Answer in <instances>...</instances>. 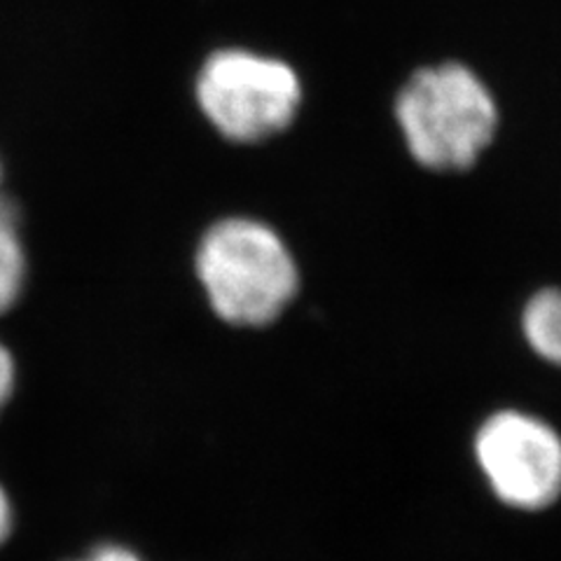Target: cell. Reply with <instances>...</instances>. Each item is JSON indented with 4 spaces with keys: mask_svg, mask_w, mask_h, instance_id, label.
Returning <instances> with one entry per match:
<instances>
[{
    "mask_svg": "<svg viewBox=\"0 0 561 561\" xmlns=\"http://www.w3.org/2000/svg\"><path fill=\"white\" fill-rule=\"evenodd\" d=\"M396 119L421 167L463 171L494 140L499 103L478 68L443 59L419 66L400 87Z\"/></svg>",
    "mask_w": 561,
    "mask_h": 561,
    "instance_id": "6da1fadb",
    "label": "cell"
},
{
    "mask_svg": "<svg viewBox=\"0 0 561 561\" xmlns=\"http://www.w3.org/2000/svg\"><path fill=\"white\" fill-rule=\"evenodd\" d=\"M197 276L210 307L232 325H267L297 290L286 243L257 220L230 218L210 227L197 251Z\"/></svg>",
    "mask_w": 561,
    "mask_h": 561,
    "instance_id": "7a4b0ae2",
    "label": "cell"
},
{
    "mask_svg": "<svg viewBox=\"0 0 561 561\" xmlns=\"http://www.w3.org/2000/svg\"><path fill=\"white\" fill-rule=\"evenodd\" d=\"M197 101L225 138L257 144L290 125L302 87L284 61L249 49H222L199 70Z\"/></svg>",
    "mask_w": 561,
    "mask_h": 561,
    "instance_id": "3957f363",
    "label": "cell"
},
{
    "mask_svg": "<svg viewBox=\"0 0 561 561\" xmlns=\"http://www.w3.org/2000/svg\"><path fill=\"white\" fill-rule=\"evenodd\" d=\"M476 459L501 503L542 511L561 494V437L546 421L505 410L476 435Z\"/></svg>",
    "mask_w": 561,
    "mask_h": 561,
    "instance_id": "277c9868",
    "label": "cell"
},
{
    "mask_svg": "<svg viewBox=\"0 0 561 561\" xmlns=\"http://www.w3.org/2000/svg\"><path fill=\"white\" fill-rule=\"evenodd\" d=\"M524 337L536 354L561 365V290L546 288L536 293L522 313Z\"/></svg>",
    "mask_w": 561,
    "mask_h": 561,
    "instance_id": "5b68a950",
    "label": "cell"
},
{
    "mask_svg": "<svg viewBox=\"0 0 561 561\" xmlns=\"http://www.w3.org/2000/svg\"><path fill=\"white\" fill-rule=\"evenodd\" d=\"M26 278V257L14 206L0 197V313L20 300Z\"/></svg>",
    "mask_w": 561,
    "mask_h": 561,
    "instance_id": "8992f818",
    "label": "cell"
},
{
    "mask_svg": "<svg viewBox=\"0 0 561 561\" xmlns=\"http://www.w3.org/2000/svg\"><path fill=\"white\" fill-rule=\"evenodd\" d=\"M70 561H146V559L138 552H134L131 548L119 546V542H103V546H96L87 554Z\"/></svg>",
    "mask_w": 561,
    "mask_h": 561,
    "instance_id": "52a82bcc",
    "label": "cell"
},
{
    "mask_svg": "<svg viewBox=\"0 0 561 561\" xmlns=\"http://www.w3.org/2000/svg\"><path fill=\"white\" fill-rule=\"evenodd\" d=\"M12 391H14V360L10 356V351L0 344V410L5 408Z\"/></svg>",
    "mask_w": 561,
    "mask_h": 561,
    "instance_id": "ba28073f",
    "label": "cell"
},
{
    "mask_svg": "<svg viewBox=\"0 0 561 561\" xmlns=\"http://www.w3.org/2000/svg\"><path fill=\"white\" fill-rule=\"evenodd\" d=\"M14 529V513H12V503L10 496L5 494V489L0 486V548L10 540Z\"/></svg>",
    "mask_w": 561,
    "mask_h": 561,
    "instance_id": "9c48e42d",
    "label": "cell"
}]
</instances>
